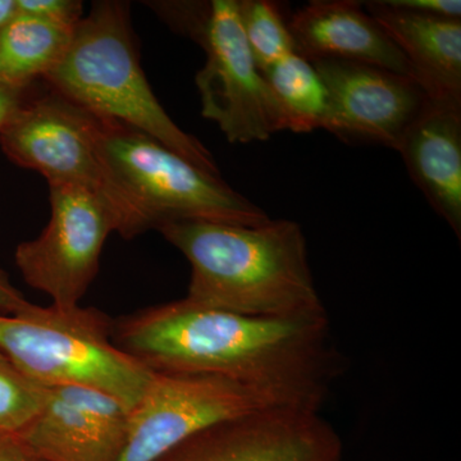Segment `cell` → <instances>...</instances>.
<instances>
[{
	"label": "cell",
	"mask_w": 461,
	"mask_h": 461,
	"mask_svg": "<svg viewBox=\"0 0 461 461\" xmlns=\"http://www.w3.org/2000/svg\"><path fill=\"white\" fill-rule=\"evenodd\" d=\"M25 90L0 78V130L23 102Z\"/></svg>",
	"instance_id": "obj_24"
},
{
	"label": "cell",
	"mask_w": 461,
	"mask_h": 461,
	"mask_svg": "<svg viewBox=\"0 0 461 461\" xmlns=\"http://www.w3.org/2000/svg\"><path fill=\"white\" fill-rule=\"evenodd\" d=\"M42 78L91 114L145 133L202 171L221 177L208 148L173 122L154 95L124 3H95L75 27L65 56Z\"/></svg>",
	"instance_id": "obj_3"
},
{
	"label": "cell",
	"mask_w": 461,
	"mask_h": 461,
	"mask_svg": "<svg viewBox=\"0 0 461 461\" xmlns=\"http://www.w3.org/2000/svg\"><path fill=\"white\" fill-rule=\"evenodd\" d=\"M390 7L421 14L461 21L460 0H384Z\"/></svg>",
	"instance_id": "obj_21"
},
{
	"label": "cell",
	"mask_w": 461,
	"mask_h": 461,
	"mask_svg": "<svg viewBox=\"0 0 461 461\" xmlns=\"http://www.w3.org/2000/svg\"><path fill=\"white\" fill-rule=\"evenodd\" d=\"M45 387L26 377L0 350V430L18 433L41 411Z\"/></svg>",
	"instance_id": "obj_19"
},
{
	"label": "cell",
	"mask_w": 461,
	"mask_h": 461,
	"mask_svg": "<svg viewBox=\"0 0 461 461\" xmlns=\"http://www.w3.org/2000/svg\"><path fill=\"white\" fill-rule=\"evenodd\" d=\"M262 75L284 112L288 131L306 133L323 127L327 93L313 63L294 51Z\"/></svg>",
	"instance_id": "obj_17"
},
{
	"label": "cell",
	"mask_w": 461,
	"mask_h": 461,
	"mask_svg": "<svg viewBox=\"0 0 461 461\" xmlns=\"http://www.w3.org/2000/svg\"><path fill=\"white\" fill-rule=\"evenodd\" d=\"M75 27L16 12L0 30V78L26 89L68 50Z\"/></svg>",
	"instance_id": "obj_16"
},
{
	"label": "cell",
	"mask_w": 461,
	"mask_h": 461,
	"mask_svg": "<svg viewBox=\"0 0 461 461\" xmlns=\"http://www.w3.org/2000/svg\"><path fill=\"white\" fill-rule=\"evenodd\" d=\"M278 406L299 405L227 378L153 373L144 396L130 414L120 461H156L213 424Z\"/></svg>",
	"instance_id": "obj_8"
},
{
	"label": "cell",
	"mask_w": 461,
	"mask_h": 461,
	"mask_svg": "<svg viewBox=\"0 0 461 461\" xmlns=\"http://www.w3.org/2000/svg\"><path fill=\"white\" fill-rule=\"evenodd\" d=\"M17 12L76 27L83 20V3L77 0H16Z\"/></svg>",
	"instance_id": "obj_20"
},
{
	"label": "cell",
	"mask_w": 461,
	"mask_h": 461,
	"mask_svg": "<svg viewBox=\"0 0 461 461\" xmlns=\"http://www.w3.org/2000/svg\"><path fill=\"white\" fill-rule=\"evenodd\" d=\"M130 414L95 388L45 387L41 411L16 435L45 461H120Z\"/></svg>",
	"instance_id": "obj_12"
},
{
	"label": "cell",
	"mask_w": 461,
	"mask_h": 461,
	"mask_svg": "<svg viewBox=\"0 0 461 461\" xmlns=\"http://www.w3.org/2000/svg\"><path fill=\"white\" fill-rule=\"evenodd\" d=\"M113 339L153 373L227 378L318 411L345 366L327 314L251 317L186 297L118 318Z\"/></svg>",
	"instance_id": "obj_1"
},
{
	"label": "cell",
	"mask_w": 461,
	"mask_h": 461,
	"mask_svg": "<svg viewBox=\"0 0 461 461\" xmlns=\"http://www.w3.org/2000/svg\"><path fill=\"white\" fill-rule=\"evenodd\" d=\"M16 0H0V30L16 14Z\"/></svg>",
	"instance_id": "obj_25"
},
{
	"label": "cell",
	"mask_w": 461,
	"mask_h": 461,
	"mask_svg": "<svg viewBox=\"0 0 461 461\" xmlns=\"http://www.w3.org/2000/svg\"><path fill=\"white\" fill-rule=\"evenodd\" d=\"M29 303V300H26L21 291L9 280L7 272L0 267V313H17Z\"/></svg>",
	"instance_id": "obj_23"
},
{
	"label": "cell",
	"mask_w": 461,
	"mask_h": 461,
	"mask_svg": "<svg viewBox=\"0 0 461 461\" xmlns=\"http://www.w3.org/2000/svg\"><path fill=\"white\" fill-rule=\"evenodd\" d=\"M242 32L260 72L294 53L290 30L280 5L271 0H238Z\"/></svg>",
	"instance_id": "obj_18"
},
{
	"label": "cell",
	"mask_w": 461,
	"mask_h": 461,
	"mask_svg": "<svg viewBox=\"0 0 461 461\" xmlns=\"http://www.w3.org/2000/svg\"><path fill=\"white\" fill-rule=\"evenodd\" d=\"M412 182L461 238V104L430 99L399 148Z\"/></svg>",
	"instance_id": "obj_14"
},
{
	"label": "cell",
	"mask_w": 461,
	"mask_h": 461,
	"mask_svg": "<svg viewBox=\"0 0 461 461\" xmlns=\"http://www.w3.org/2000/svg\"><path fill=\"white\" fill-rule=\"evenodd\" d=\"M50 220L38 238L18 245L14 259L30 287L51 304L78 305L99 269L109 233L111 209L96 194L69 185H50Z\"/></svg>",
	"instance_id": "obj_9"
},
{
	"label": "cell",
	"mask_w": 461,
	"mask_h": 461,
	"mask_svg": "<svg viewBox=\"0 0 461 461\" xmlns=\"http://www.w3.org/2000/svg\"><path fill=\"white\" fill-rule=\"evenodd\" d=\"M113 323L95 308L29 303L0 313V350L42 387L95 388L132 411L153 372L115 345Z\"/></svg>",
	"instance_id": "obj_4"
},
{
	"label": "cell",
	"mask_w": 461,
	"mask_h": 461,
	"mask_svg": "<svg viewBox=\"0 0 461 461\" xmlns=\"http://www.w3.org/2000/svg\"><path fill=\"white\" fill-rule=\"evenodd\" d=\"M363 5L408 58L430 98L461 104V21L421 16L384 0Z\"/></svg>",
	"instance_id": "obj_15"
},
{
	"label": "cell",
	"mask_w": 461,
	"mask_h": 461,
	"mask_svg": "<svg viewBox=\"0 0 461 461\" xmlns=\"http://www.w3.org/2000/svg\"><path fill=\"white\" fill-rule=\"evenodd\" d=\"M344 442L321 411L278 406L220 421L156 461H342Z\"/></svg>",
	"instance_id": "obj_11"
},
{
	"label": "cell",
	"mask_w": 461,
	"mask_h": 461,
	"mask_svg": "<svg viewBox=\"0 0 461 461\" xmlns=\"http://www.w3.org/2000/svg\"><path fill=\"white\" fill-rule=\"evenodd\" d=\"M313 66L327 93L321 129L351 144L399 150L432 99L417 81L381 67L341 59Z\"/></svg>",
	"instance_id": "obj_10"
},
{
	"label": "cell",
	"mask_w": 461,
	"mask_h": 461,
	"mask_svg": "<svg viewBox=\"0 0 461 461\" xmlns=\"http://www.w3.org/2000/svg\"><path fill=\"white\" fill-rule=\"evenodd\" d=\"M0 461H45L32 450L16 433L0 430Z\"/></svg>",
	"instance_id": "obj_22"
},
{
	"label": "cell",
	"mask_w": 461,
	"mask_h": 461,
	"mask_svg": "<svg viewBox=\"0 0 461 461\" xmlns=\"http://www.w3.org/2000/svg\"><path fill=\"white\" fill-rule=\"evenodd\" d=\"M176 23L205 50L196 75L202 114L232 144L268 140L286 118L258 68L240 23L238 0L181 5Z\"/></svg>",
	"instance_id": "obj_6"
},
{
	"label": "cell",
	"mask_w": 461,
	"mask_h": 461,
	"mask_svg": "<svg viewBox=\"0 0 461 461\" xmlns=\"http://www.w3.org/2000/svg\"><path fill=\"white\" fill-rule=\"evenodd\" d=\"M99 139L100 118L56 91L32 102L23 100L0 130V145L12 162L41 173L50 185L96 194L113 214L115 232L135 238V218L112 181Z\"/></svg>",
	"instance_id": "obj_7"
},
{
	"label": "cell",
	"mask_w": 461,
	"mask_h": 461,
	"mask_svg": "<svg viewBox=\"0 0 461 461\" xmlns=\"http://www.w3.org/2000/svg\"><path fill=\"white\" fill-rule=\"evenodd\" d=\"M294 51L309 62L351 60L381 67L420 83L414 67L355 0H313L287 23Z\"/></svg>",
	"instance_id": "obj_13"
},
{
	"label": "cell",
	"mask_w": 461,
	"mask_h": 461,
	"mask_svg": "<svg viewBox=\"0 0 461 461\" xmlns=\"http://www.w3.org/2000/svg\"><path fill=\"white\" fill-rule=\"evenodd\" d=\"M158 230L189 260L186 299L195 304L251 317L327 314L304 232L294 221L258 226L182 221Z\"/></svg>",
	"instance_id": "obj_2"
},
{
	"label": "cell",
	"mask_w": 461,
	"mask_h": 461,
	"mask_svg": "<svg viewBox=\"0 0 461 461\" xmlns=\"http://www.w3.org/2000/svg\"><path fill=\"white\" fill-rule=\"evenodd\" d=\"M99 142L140 233L182 221L258 226L271 220L222 178L131 127L100 118Z\"/></svg>",
	"instance_id": "obj_5"
}]
</instances>
